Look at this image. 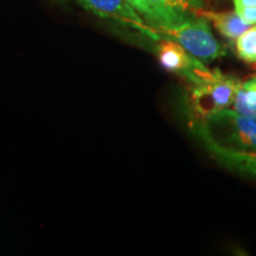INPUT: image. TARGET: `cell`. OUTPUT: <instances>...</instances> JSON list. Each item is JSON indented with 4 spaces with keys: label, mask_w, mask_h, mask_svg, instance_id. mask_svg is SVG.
Instances as JSON below:
<instances>
[{
    "label": "cell",
    "mask_w": 256,
    "mask_h": 256,
    "mask_svg": "<svg viewBox=\"0 0 256 256\" xmlns=\"http://www.w3.org/2000/svg\"><path fill=\"white\" fill-rule=\"evenodd\" d=\"M191 130L224 164L256 176V116L226 108L203 121H191Z\"/></svg>",
    "instance_id": "cell-1"
},
{
    "label": "cell",
    "mask_w": 256,
    "mask_h": 256,
    "mask_svg": "<svg viewBox=\"0 0 256 256\" xmlns=\"http://www.w3.org/2000/svg\"><path fill=\"white\" fill-rule=\"evenodd\" d=\"M234 5L256 8V0H234Z\"/></svg>",
    "instance_id": "cell-12"
},
{
    "label": "cell",
    "mask_w": 256,
    "mask_h": 256,
    "mask_svg": "<svg viewBox=\"0 0 256 256\" xmlns=\"http://www.w3.org/2000/svg\"><path fill=\"white\" fill-rule=\"evenodd\" d=\"M126 2H130L140 14L145 17L147 23L154 28V14H153L152 8H150V5L147 4L145 0H126Z\"/></svg>",
    "instance_id": "cell-10"
},
{
    "label": "cell",
    "mask_w": 256,
    "mask_h": 256,
    "mask_svg": "<svg viewBox=\"0 0 256 256\" xmlns=\"http://www.w3.org/2000/svg\"><path fill=\"white\" fill-rule=\"evenodd\" d=\"M156 31L162 37L176 40L188 52L203 62L210 63L226 55V50L214 36L208 20L203 17L191 16L182 23L159 28Z\"/></svg>",
    "instance_id": "cell-3"
},
{
    "label": "cell",
    "mask_w": 256,
    "mask_h": 256,
    "mask_svg": "<svg viewBox=\"0 0 256 256\" xmlns=\"http://www.w3.org/2000/svg\"><path fill=\"white\" fill-rule=\"evenodd\" d=\"M194 16L203 17L206 20H210L215 25V28L220 31V34L229 40H238L240 34L247 30L249 25L246 24L235 11L228 12H215V11H204L203 8L197 10Z\"/></svg>",
    "instance_id": "cell-7"
},
{
    "label": "cell",
    "mask_w": 256,
    "mask_h": 256,
    "mask_svg": "<svg viewBox=\"0 0 256 256\" xmlns=\"http://www.w3.org/2000/svg\"><path fill=\"white\" fill-rule=\"evenodd\" d=\"M156 55L162 68L170 72L177 74L188 83L200 81L211 72L200 60L192 56L180 44L168 38L160 40Z\"/></svg>",
    "instance_id": "cell-4"
},
{
    "label": "cell",
    "mask_w": 256,
    "mask_h": 256,
    "mask_svg": "<svg viewBox=\"0 0 256 256\" xmlns=\"http://www.w3.org/2000/svg\"><path fill=\"white\" fill-rule=\"evenodd\" d=\"M82 8L92 12L102 18L112 19L118 23L126 25L142 32L151 40H160L159 32L156 28L146 24L139 12L126 0H76Z\"/></svg>",
    "instance_id": "cell-5"
},
{
    "label": "cell",
    "mask_w": 256,
    "mask_h": 256,
    "mask_svg": "<svg viewBox=\"0 0 256 256\" xmlns=\"http://www.w3.org/2000/svg\"><path fill=\"white\" fill-rule=\"evenodd\" d=\"M232 110L247 116H256V76L247 82L240 83Z\"/></svg>",
    "instance_id": "cell-8"
},
{
    "label": "cell",
    "mask_w": 256,
    "mask_h": 256,
    "mask_svg": "<svg viewBox=\"0 0 256 256\" xmlns=\"http://www.w3.org/2000/svg\"><path fill=\"white\" fill-rule=\"evenodd\" d=\"M235 12L238 17L248 25L256 24V8H249V6H235Z\"/></svg>",
    "instance_id": "cell-11"
},
{
    "label": "cell",
    "mask_w": 256,
    "mask_h": 256,
    "mask_svg": "<svg viewBox=\"0 0 256 256\" xmlns=\"http://www.w3.org/2000/svg\"><path fill=\"white\" fill-rule=\"evenodd\" d=\"M236 52L244 62L256 63V24L238 37Z\"/></svg>",
    "instance_id": "cell-9"
},
{
    "label": "cell",
    "mask_w": 256,
    "mask_h": 256,
    "mask_svg": "<svg viewBox=\"0 0 256 256\" xmlns=\"http://www.w3.org/2000/svg\"><path fill=\"white\" fill-rule=\"evenodd\" d=\"M240 83L238 78L218 69L211 70L206 78L190 83L188 102L192 121H203L232 106Z\"/></svg>",
    "instance_id": "cell-2"
},
{
    "label": "cell",
    "mask_w": 256,
    "mask_h": 256,
    "mask_svg": "<svg viewBox=\"0 0 256 256\" xmlns=\"http://www.w3.org/2000/svg\"><path fill=\"white\" fill-rule=\"evenodd\" d=\"M154 14V28L172 26L186 20L203 8L202 0H145Z\"/></svg>",
    "instance_id": "cell-6"
}]
</instances>
